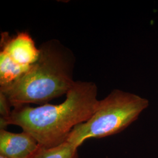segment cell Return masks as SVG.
<instances>
[{
	"label": "cell",
	"mask_w": 158,
	"mask_h": 158,
	"mask_svg": "<svg viewBox=\"0 0 158 158\" xmlns=\"http://www.w3.org/2000/svg\"><path fill=\"white\" fill-rule=\"evenodd\" d=\"M92 81H76L62 103L46 104L33 107L20 105L14 107L8 118L0 119V130L14 125L32 136L39 145L59 146L67 141L74 128L87 121L95 113L100 100Z\"/></svg>",
	"instance_id": "6da1fadb"
},
{
	"label": "cell",
	"mask_w": 158,
	"mask_h": 158,
	"mask_svg": "<svg viewBox=\"0 0 158 158\" xmlns=\"http://www.w3.org/2000/svg\"><path fill=\"white\" fill-rule=\"evenodd\" d=\"M11 104L6 96L0 92V119L8 118L11 113Z\"/></svg>",
	"instance_id": "52a82bcc"
},
{
	"label": "cell",
	"mask_w": 158,
	"mask_h": 158,
	"mask_svg": "<svg viewBox=\"0 0 158 158\" xmlns=\"http://www.w3.org/2000/svg\"><path fill=\"white\" fill-rule=\"evenodd\" d=\"M27 158H79L78 148L68 141L53 148L39 145Z\"/></svg>",
	"instance_id": "8992f818"
},
{
	"label": "cell",
	"mask_w": 158,
	"mask_h": 158,
	"mask_svg": "<svg viewBox=\"0 0 158 158\" xmlns=\"http://www.w3.org/2000/svg\"><path fill=\"white\" fill-rule=\"evenodd\" d=\"M38 60L22 76L0 87L11 107L29 104H48L66 94L73 85L76 57L59 40H48L40 48Z\"/></svg>",
	"instance_id": "7a4b0ae2"
},
{
	"label": "cell",
	"mask_w": 158,
	"mask_h": 158,
	"mask_svg": "<svg viewBox=\"0 0 158 158\" xmlns=\"http://www.w3.org/2000/svg\"><path fill=\"white\" fill-rule=\"evenodd\" d=\"M39 143L31 135L23 131L14 133L0 130V155L6 158H27Z\"/></svg>",
	"instance_id": "5b68a950"
},
{
	"label": "cell",
	"mask_w": 158,
	"mask_h": 158,
	"mask_svg": "<svg viewBox=\"0 0 158 158\" xmlns=\"http://www.w3.org/2000/svg\"><path fill=\"white\" fill-rule=\"evenodd\" d=\"M0 158H6L5 157V156H2V155H0Z\"/></svg>",
	"instance_id": "ba28073f"
},
{
	"label": "cell",
	"mask_w": 158,
	"mask_h": 158,
	"mask_svg": "<svg viewBox=\"0 0 158 158\" xmlns=\"http://www.w3.org/2000/svg\"><path fill=\"white\" fill-rule=\"evenodd\" d=\"M0 45V52L23 67L30 68L40 56V49L27 32H19L12 36L8 32H3L1 34Z\"/></svg>",
	"instance_id": "277c9868"
},
{
	"label": "cell",
	"mask_w": 158,
	"mask_h": 158,
	"mask_svg": "<svg viewBox=\"0 0 158 158\" xmlns=\"http://www.w3.org/2000/svg\"><path fill=\"white\" fill-rule=\"evenodd\" d=\"M148 106L146 98L115 89L100 100L90 118L74 128L66 141L79 148L87 139L117 134L135 121Z\"/></svg>",
	"instance_id": "3957f363"
}]
</instances>
